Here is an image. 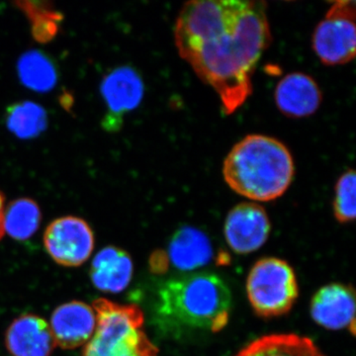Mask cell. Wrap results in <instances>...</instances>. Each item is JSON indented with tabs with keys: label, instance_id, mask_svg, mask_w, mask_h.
Instances as JSON below:
<instances>
[{
	"label": "cell",
	"instance_id": "13",
	"mask_svg": "<svg viewBox=\"0 0 356 356\" xmlns=\"http://www.w3.org/2000/svg\"><path fill=\"white\" fill-rule=\"evenodd\" d=\"M278 109L290 118H305L315 113L322 102V92L310 76L292 72L278 83L274 93Z\"/></svg>",
	"mask_w": 356,
	"mask_h": 356
},
{
	"label": "cell",
	"instance_id": "14",
	"mask_svg": "<svg viewBox=\"0 0 356 356\" xmlns=\"http://www.w3.org/2000/svg\"><path fill=\"white\" fill-rule=\"evenodd\" d=\"M7 350L13 356H50L56 344L50 325L39 316L23 315L9 325L6 334Z\"/></svg>",
	"mask_w": 356,
	"mask_h": 356
},
{
	"label": "cell",
	"instance_id": "1",
	"mask_svg": "<svg viewBox=\"0 0 356 356\" xmlns=\"http://www.w3.org/2000/svg\"><path fill=\"white\" fill-rule=\"evenodd\" d=\"M175 41L180 57L216 91L225 113H234L252 95V72L270 44L266 2H187L178 14Z\"/></svg>",
	"mask_w": 356,
	"mask_h": 356
},
{
	"label": "cell",
	"instance_id": "21",
	"mask_svg": "<svg viewBox=\"0 0 356 356\" xmlns=\"http://www.w3.org/2000/svg\"><path fill=\"white\" fill-rule=\"evenodd\" d=\"M355 172L353 170L343 173L337 180L334 200V214L339 222L355 221Z\"/></svg>",
	"mask_w": 356,
	"mask_h": 356
},
{
	"label": "cell",
	"instance_id": "22",
	"mask_svg": "<svg viewBox=\"0 0 356 356\" xmlns=\"http://www.w3.org/2000/svg\"><path fill=\"white\" fill-rule=\"evenodd\" d=\"M4 211H6V206H4V196L2 192L0 191V240L3 238L4 234Z\"/></svg>",
	"mask_w": 356,
	"mask_h": 356
},
{
	"label": "cell",
	"instance_id": "15",
	"mask_svg": "<svg viewBox=\"0 0 356 356\" xmlns=\"http://www.w3.org/2000/svg\"><path fill=\"white\" fill-rule=\"evenodd\" d=\"M133 261L125 250L106 247L93 259L90 278L100 291L119 293L130 284L133 277Z\"/></svg>",
	"mask_w": 356,
	"mask_h": 356
},
{
	"label": "cell",
	"instance_id": "6",
	"mask_svg": "<svg viewBox=\"0 0 356 356\" xmlns=\"http://www.w3.org/2000/svg\"><path fill=\"white\" fill-rule=\"evenodd\" d=\"M356 4L353 0L332 3L313 34V49L327 65L350 63L356 51Z\"/></svg>",
	"mask_w": 356,
	"mask_h": 356
},
{
	"label": "cell",
	"instance_id": "18",
	"mask_svg": "<svg viewBox=\"0 0 356 356\" xmlns=\"http://www.w3.org/2000/svg\"><path fill=\"white\" fill-rule=\"evenodd\" d=\"M6 125L8 130L22 140L38 137L48 126L46 110L32 102L15 103L7 108Z\"/></svg>",
	"mask_w": 356,
	"mask_h": 356
},
{
	"label": "cell",
	"instance_id": "2",
	"mask_svg": "<svg viewBox=\"0 0 356 356\" xmlns=\"http://www.w3.org/2000/svg\"><path fill=\"white\" fill-rule=\"evenodd\" d=\"M295 175L294 159L280 140L250 135L236 144L222 165L225 181L236 193L250 200L280 198Z\"/></svg>",
	"mask_w": 356,
	"mask_h": 356
},
{
	"label": "cell",
	"instance_id": "5",
	"mask_svg": "<svg viewBox=\"0 0 356 356\" xmlns=\"http://www.w3.org/2000/svg\"><path fill=\"white\" fill-rule=\"evenodd\" d=\"M247 293L257 316L280 317L291 310L296 302L298 283L286 261L266 257L257 261L248 273Z\"/></svg>",
	"mask_w": 356,
	"mask_h": 356
},
{
	"label": "cell",
	"instance_id": "19",
	"mask_svg": "<svg viewBox=\"0 0 356 356\" xmlns=\"http://www.w3.org/2000/svg\"><path fill=\"white\" fill-rule=\"evenodd\" d=\"M41 219L38 204L30 198L17 199L4 211V232L14 240H28L39 229Z\"/></svg>",
	"mask_w": 356,
	"mask_h": 356
},
{
	"label": "cell",
	"instance_id": "16",
	"mask_svg": "<svg viewBox=\"0 0 356 356\" xmlns=\"http://www.w3.org/2000/svg\"><path fill=\"white\" fill-rule=\"evenodd\" d=\"M236 356H325L310 339L293 334H270L255 339Z\"/></svg>",
	"mask_w": 356,
	"mask_h": 356
},
{
	"label": "cell",
	"instance_id": "4",
	"mask_svg": "<svg viewBox=\"0 0 356 356\" xmlns=\"http://www.w3.org/2000/svg\"><path fill=\"white\" fill-rule=\"evenodd\" d=\"M92 308L95 332L83 356H159L158 348L145 332L144 314L139 306L99 298L93 302Z\"/></svg>",
	"mask_w": 356,
	"mask_h": 356
},
{
	"label": "cell",
	"instance_id": "9",
	"mask_svg": "<svg viewBox=\"0 0 356 356\" xmlns=\"http://www.w3.org/2000/svg\"><path fill=\"white\" fill-rule=\"evenodd\" d=\"M214 259L210 238L201 229L182 227L173 235L165 252L153 259L154 269L161 273L172 266L179 271H193L208 266Z\"/></svg>",
	"mask_w": 356,
	"mask_h": 356
},
{
	"label": "cell",
	"instance_id": "17",
	"mask_svg": "<svg viewBox=\"0 0 356 356\" xmlns=\"http://www.w3.org/2000/svg\"><path fill=\"white\" fill-rule=\"evenodd\" d=\"M17 72L23 86L37 92H48L57 84L55 65L40 51L32 50L23 54L18 60Z\"/></svg>",
	"mask_w": 356,
	"mask_h": 356
},
{
	"label": "cell",
	"instance_id": "12",
	"mask_svg": "<svg viewBox=\"0 0 356 356\" xmlns=\"http://www.w3.org/2000/svg\"><path fill=\"white\" fill-rule=\"evenodd\" d=\"M311 316L325 329H346L355 334V292L350 286L337 283L321 288L312 299Z\"/></svg>",
	"mask_w": 356,
	"mask_h": 356
},
{
	"label": "cell",
	"instance_id": "8",
	"mask_svg": "<svg viewBox=\"0 0 356 356\" xmlns=\"http://www.w3.org/2000/svg\"><path fill=\"white\" fill-rule=\"evenodd\" d=\"M224 233L233 252L248 254L266 243L270 233V222L259 204L241 203L229 211Z\"/></svg>",
	"mask_w": 356,
	"mask_h": 356
},
{
	"label": "cell",
	"instance_id": "11",
	"mask_svg": "<svg viewBox=\"0 0 356 356\" xmlns=\"http://www.w3.org/2000/svg\"><path fill=\"white\" fill-rule=\"evenodd\" d=\"M49 325L56 346L74 350L88 343L95 334V312L83 302H67L53 312Z\"/></svg>",
	"mask_w": 356,
	"mask_h": 356
},
{
	"label": "cell",
	"instance_id": "3",
	"mask_svg": "<svg viewBox=\"0 0 356 356\" xmlns=\"http://www.w3.org/2000/svg\"><path fill=\"white\" fill-rule=\"evenodd\" d=\"M232 302L228 285L219 275L195 273L166 281L156 310L170 329L218 332L228 324Z\"/></svg>",
	"mask_w": 356,
	"mask_h": 356
},
{
	"label": "cell",
	"instance_id": "10",
	"mask_svg": "<svg viewBox=\"0 0 356 356\" xmlns=\"http://www.w3.org/2000/svg\"><path fill=\"white\" fill-rule=\"evenodd\" d=\"M144 83L137 70L130 67H117L103 79L102 93L108 108L104 126L118 130L125 114L137 108L144 97Z\"/></svg>",
	"mask_w": 356,
	"mask_h": 356
},
{
	"label": "cell",
	"instance_id": "7",
	"mask_svg": "<svg viewBox=\"0 0 356 356\" xmlns=\"http://www.w3.org/2000/svg\"><path fill=\"white\" fill-rule=\"evenodd\" d=\"M47 252L60 266L76 267L88 261L95 248V235L81 218H58L49 225L44 234Z\"/></svg>",
	"mask_w": 356,
	"mask_h": 356
},
{
	"label": "cell",
	"instance_id": "20",
	"mask_svg": "<svg viewBox=\"0 0 356 356\" xmlns=\"http://www.w3.org/2000/svg\"><path fill=\"white\" fill-rule=\"evenodd\" d=\"M18 8L27 16L32 26V35L39 43H48L57 36L63 15L50 2L18 1Z\"/></svg>",
	"mask_w": 356,
	"mask_h": 356
}]
</instances>
